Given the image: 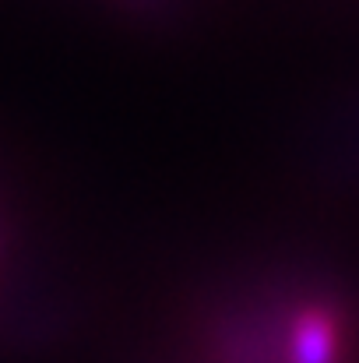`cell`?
<instances>
[{
  "label": "cell",
  "instance_id": "obj_1",
  "mask_svg": "<svg viewBox=\"0 0 359 363\" xmlns=\"http://www.w3.org/2000/svg\"><path fill=\"white\" fill-rule=\"evenodd\" d=\"M292 363H335L338 360V325L324 307H307L292 318L289 332Z\"/></svg>",
  "mask_w": 359,
  "mask_h": 363
}]
</instances>
